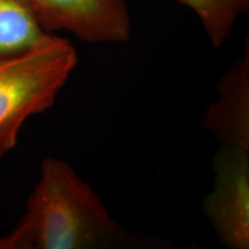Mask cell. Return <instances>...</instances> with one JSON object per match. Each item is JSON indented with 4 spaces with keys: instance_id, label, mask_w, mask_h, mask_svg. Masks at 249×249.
Listing matches in <instances>:
<instances>
[{
    "instance_id": "obj_7",
    "label": "cell",
    "mask_w": 249,
    "mask_h": 249,
    "mask_svg": "<svg viewBox=\"0 0 249 249\" xmlns=\"http://www.w3.org/2000/svg\"><path fill=\"white\" fill-rule=\"evenodd\" d=\"M197 15L214 48L227 39L236 18L248 9L249 0H178Z\"/></svg>"
},
{
    "instance_id": "obj_1",
    "label": "cell",
    "mask_w": 249,
    "mask_h": 249,
    "mask_svg": "<svg viewBox=\"0 0 249 249\" xmlns=\"http://www.w3.org/2000/svg\"><path fill=\"white\" fill-rule=\"evenodd\" d=\"M126 230L66 161L48 157L15 229L0 236V249L116 247Z\"/></svg>"
},
{
    "instance_id": "obj_3",
    "label": "cell",
    "mask_w": 249,
    "mask_h": 249,
    "mask_svg": "<svg viewBox=\"0 0 249 249\" xmlns=\"http://www.w3.org/2000/svg\"><path fill=\"white\" fill-rule=\"evenodd\" d=\"M213 188L203 210L227 248L249 247V150L222 145L213 160Z\"/></svg>"
},
{
    "instance_id": "obj_4",
    "label": "cell",
    "mask_w": 249,
    "mask_h": 249,
    "mask_svg": "<svg viewBox=\"0 0 249 249\" xmlns=\"http://www.w3.org/2000/svg\"><path fill=\"white\" fill-rule=\"evenodd\" d=\"M45 31L65 30L87 43H121L130 36L124 0H29Z\"/></svg>"
},
{
    "instance_id": "obj_5",
    "label": "cell",
    "mask_w": 249,
    "mask_h": 249,
    "mask_svg": "<svg viewBox=\"0 0 249 249\" xmlns=\"http://www.w3.org/2000/svg\"><path fill=\"white\" fill-rule=\"evenodd\" d=\"M217 101L202 124L222 145L249 150V49L227 68L217 85Z\"/></svg>"
},
{
    "instance_id": "obj_6",
    "label": "cell",
    "mask_w": 249,
    "mask_h": 249,
    "mask_svg": "<svg viewBox=\"0 0 249 249\" xmlns=\"http://www.w3.org/2000/svg\"><path fill=\"white\" fill-rule=\"evenodd\" d=\"M49 35L29 0H0V60L23 53Z\"/></svg>"
},
{
    "instance_id": "obj_2",
    "label": "cell",
    "mask_w": 249,
    "mask_h": 249,
    "mask_svg": "<svg viewBox=\"0 0 249 249\" xmlns=\"http://www.w3.org/2000/svg\"><path fill=\"white\" fill-rule=\"evenodd\" d=\"M76 64L75 48L54 34L0 60V158L15 147L30 117L53 105Z\"/></svg>"
}]
</instances>
